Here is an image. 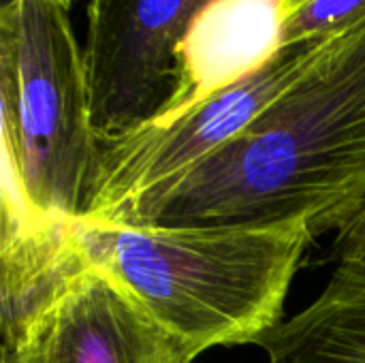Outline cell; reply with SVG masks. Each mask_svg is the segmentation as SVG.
<instances>
[{"instance_id": "obj_1", "label": "cell", "mask_w": 365, "mask_h": 363, "mask_svg": "<svg viewBox=\"0 0 365 363\" xmlns=\"http://www.w3.org/2000/svg\"><path fill=\"white\" fill-rule=\"evenodd\" d=\"M365 210V11L321 36L297 79L139 225L304 218L314 237Z\"/></svg>"}, {"instance_id": "obj_2", "label": "cell", "mask_w": 365, "mask_h": 363, "mask_svg": "<svg viewBox=\"0 0 365 363\" xmlns=\"http://www.w3.org/2000/svg\"><path fill=\"white\" fill-rule=\"evenodd\" d=\"M86 261L197 357L261 344L314 235L304 218L235 225H115L77 220Z\"/></svg>"}, {"instance_id": "obj_3", "label": "cell", "mask_w": 365, "mask_h": 363, "mask_svg": "<svg viewBox=\"0 0 365 363\" xmlns=\"http://www.w3.org/2000/svg\"><path fill=\"white\" fill-rule=\"evenodd\" d=\"M2 218L79 220L101 156L83 45L58 0L0 9Z\"/></svg>"}, {"instance_id": "obj_4", "label": "cell", "mask_w": 365, "mask_h": 363, "mask_svg": "<svg viewBox=\"0 0 365 363\" xmlns=\"http://www.w3.org/2000/svg\"><path fill=\"white\" fill-rule=\"evenodd\" d=\"M317 41L282 47L261 68L171 122H148L103 139L79 220L139 225L165 193L248 128L297 79Z\"/></svg>"}, {"instance_id": "obj_5", "label": "cell", "mask_w": 365, "mask_h": 363, "mask_svg": "<svg viewBox=\"0 0 365 363\" xmlns=\"http://www.w3.org/2000/svg\"><path fill=\"white\" fill-rule=\"evenodd\" d=\"M218 0H90L83 60L103 139L156 118L175 94L178 53Z\"/></svg>"}, {"instance_id": "obj_6", "label": "cell", "mask_w": 365, "mask_h": 363, "mask_svg": "<svg viewBox=\"0 0 365 363\" xmlns=\"http://www.w3.org/2000/svg\"><path fill=\"white\" fill-rule=\"evenodd\" d=\"M111 276L83 265L21 325L2 334L0 363H195Z\"/></svg>"}, {"instance_id": "obj_7", "label": "cell", "mask_w": 365, "mask_h": 363, "mask_svg": "<svg viewBox=\"0 0 365 363\" xmlns=\"http://www.w3.org/2000/svg\"><path fill=\"white\" fill-rule=\"evenodd\" d=\"M287 0H218L178 53V88L150 122H171L261 68L280 49ZM148 124V122H145Z\"/></svg>"}, {"instance_id": "obj_8", "label": "cell", "mask_w": 365, "mask_h": 363, "mask_svg": "<svg viewBox=\"0 0 365 363\" xmlns=\"http://www.w3.org/2000/svg\"><path fill=\"white\" fill-rule=\"evenodd\" d=\"M259 347L265 363H365V265L338 263L321 293Z\"/></svg>"}, {"instance_id": "obj_9", "label": "cell", "mask_w": 365, "mask_h": 363, "mask_svg": "<svg viewBox=\"0 0 365 363\" xmlns=\"http://www.w3.org/2000/svg\"><path fill=\"white\" fill-rule=\"evenodd\" d=\"M365 11V0H287L280 24L282 47L312 43Z\"/></svg>"}, {"instance_id": "obj_10", "label": "cell", "mask_w": 365, "mask_h": 363, "mask_svg": "<svg viewBox=\"0 0 365 363\" xmlns=\"http://www.w3.org/2000/svg\"><path fill=\"white\" fill-rule=\"evenodd\" d=\"M331 259L336 263L365 265V210L349 231L336 237L331 248Z\"/></svg>"}, {"instance_id": "obj_11", "label": "cell", "mask_w": 365, "mask_h": 363, "mask_svg": "<svg viewBox=\"0 0 365 363\" xmlns=\"http://www.w3.org/2000/svg\"><path fill=\"white\" fill-rule=\"evenodd\" d=\"M58 2H62V4H66V6H71V2H73V0H58Z\"/></svg>"}]
</instances>
